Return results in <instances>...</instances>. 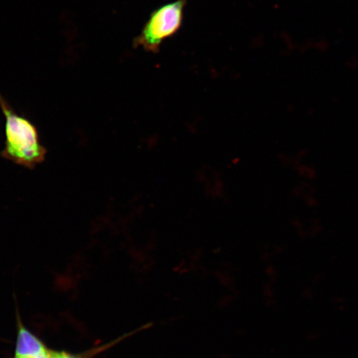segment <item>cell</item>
Segmentation results:
<instances>
[{"instance_id": "obj_2", "label": "cell", "mask_w": 358, "mask_h": 358, "mask_svg": "<svg viewBox=\"0 0 358 358\" xmlns=\"http://www.w3.org/2000/svg\"><path fill=\"white\" fill-rule=\"evenodd\" d=\"M186 2L187 0H176L152 13L136 40V46L148 52H158L164 40L172 37L180 29Z\"/></svg>"}, {"instance_id": "obj_7", "label": "cell", "mask_w": 358, "mask_h": 358, "mask_svg": "<svg viewBox=\"0 0 358 358\" xmlns=\"http://www.w3.org/2000/svg\"><path fill=\"white\" fill-rule=\"evenodd\" d=\"M15 358H34L28 356H15Z\"/></svg>"}, {"instance_id": "obj_4", "label": "cell", "mask_w": 358, "mask_h": 358, "mask_svg": "<svg viewBox=\"0 0 358 358\" xmlns=\"http://www.w3.org/2000/svg\"><path fill=\"white\" fill-rule=\"evenodd\" d=\"M50 351L45 347L40 339L29 330L19 324L16 343V356H28L34 358H49Z\"/></svg>"}, {"instance_id": "obj_6", "label": "cell", "mask_w": 358, "mask_h": 358, "mask_svg": "<svg viewBox=\"0 0 358 358\" xmlns=\"http://www.w3.org/2000/svg\"><path fill=\"white\" fill-rule=\"evenodd\" d=\"M64 358H80L79 356L71 355L69 353L64 352Z\"/></svg>"}, {"instance_id": "obj_5", "label": "cell", "mask_w": 358, "mask_h": 358, "mask_svg": "<svg viewBox=\"0 0 358 358\" xmlns=\"http://www.w3.org/2000/svg\"><path fill=\"white\" fill-rule=\"evenodd\" d=\"M49 358H64V352H51L50 357Z\"/></svg>"}, {"instance_id": "obj_1", "label": "cell", "mask_w": 358, "mask_h": 358, "mask_svg": "<svg viewBox=\"0 0 358 358\" xmlns=\"http://www.w3.org/2000/svg\"><path fill=\"white\" fill-rule=\"evenodd\" d=\"M0 106L6 117V147L2 156L28 169L41 164L47 150L39 141L35 125L24 116L17 115L0 94Z\"/></svg>"}, {"instance_id": "obj_3", "label": "cell", "mask_w": 358, "mask_h": 358, "mask_svg": "<svg viewBox=\"0 0 358 358\" xmlns=\"http://www.w3.org/2000/svg\"><path fill=\"white\" fill-rule=\"evenodd\" d=\"M196 181L209 198L213 200L227 199L225 181L217 169L208 165H204L196 173Z\"/></svg>"}]
</instances>
